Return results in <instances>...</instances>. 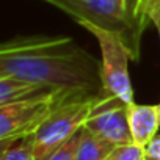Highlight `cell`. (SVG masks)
I'll list each match as a JSON object with an SVG mask.
<instances>
[{
  "label": "cell",
  "mask_w": 160,
  "mask_h": 160,
  "mask_svg": "<svg viewBox=\"0 0 160 160\" xmlns=\"http://www.w3.org/2000/svg\"><path fill=\"white\" fill-rule=\"evenodd\" d=\"M0 75L82 98L105 93L101 61L69 36L32 35L2 42Z\"/></svg>",
  "instance_id": "cell-1"
},
{
  "label": "cell",
  "mask_w": 160,
  "mask_h": 160,
  "mask_svg": "<svg viewBox=\"0 0 160 160\" xmlns=\"http://www.w3.org/2000/svg\"><path fill=\"white\" fill-rule=\"evenodd\" d=\"M60 8L80 25H94L122 38L130 60L141 57V32L132 22L126 0H46Z\"/></svg>",
  "instance_id": "cell-2"
},
{
  "label": "cell",
  "mask_w": 160,
  "mask_h": 160,
  "mask_svg": "<svg viewBox=\"0 0 160 160\" xmlns=\"http://www.w3.org/2000/svg\"><path fill=\"white\" fill-rule=\"evenodd\" d=\"M74 96L64 91H47L7 105H0V146L2 149L35 135L49 115ZM90 98V96H88Z\"/></svg>",
  "instance_id": "cell-3"
},
{
  "label": "cell",
  "mask_w": 160,
  "mask_h": 160,
  "mask_svg": "<svg viewBox=\"0 0 160 160\" xmlns=\"http://www.w3.org/2000/svg\"><path fill=\"white\" fill-rule=\"evenodd\" d=\"M102 94L90 98H72L61 102L41 124L35 135H32L36 160H44L57 148L69 141L82 130Z\"/></svg>",
  "instance_id": "cell-4"
},
{
  "label": "cell",
  "mask_w": 160,
  "mask_h": 160,
  "mask_svg": "<svg viewBox=\"0 0 160 160\" xmlns=\"http://www.w3.org/2000/svg\"><path fill=\"white\" fill-rule=\"evenodd\" d=\"M87 28L99 42L102 60V83L104 91L110 96H115L126 102L127 105L133 104V88L129 75V50L122 38L116 33L98 28L94 25H82Z\"/></svg>",
  "instance_id": "cell-5"
},
{
  "label": "cell",
  "mask_w": 160,
  "mask_h": 160,
  "mask_svg": "<svg viewBox=\"0 0 160 160\" xmlns=\"http://www.w3.org/2000/svg\"><path fill=\"white\" fill-rule=\"evenodd\" d=\"M83 127L113 146L133 143L129 127V105L107 93L101 96Z\"/></svg>",
  "instance_id": "cell-6"
},
{
  "label": "cell",
  "mask_w": 160,
  "mask_h": 160,
  "mask_svg": "<svg viewBox=\"0 0 160 160\" xmlns=\"http://www.w3.org/2000/svg\"><path fill=\"white\" fill-rule=\"evenodd\" d=\"M129 127L133 143L146 148L155 137L160 127V116L157 105L130 104L129 105Z\"/></svg>",
  "instance_id": "cell-7"
},
{
  "label": "cell",
  "mask_w": 160,
  "mask_h": 160,
  "mask_svg": "<svg viewBox=\"0 0 160 160\" xmlns=\"http://www.w3.org/2000/svg\"><path fill=\"white\" fill-rule=\"evenodd\" d=\"M47 91H53V90H47L35 82H30V80L21 77L0 75V105H7Z\"/></svg>",
  "instance_id": "cell-8"
},
{
  "label": "cell",
  "mask_w": 160,
  "mask_h": 160,
  "mask_svg": "<svg viewBox=\"0 0 160 160\" xmlns=\"http://www.w3.org/2000/svg\"><path fill=\"white\" fill-rule=\"evenodd\" d=\"M113 148V144L104 141L102 138L83 127L78 132L75 160H107Z\"/></svg>",
  "instance_id": "cell-9"
},
{
  "label": "cell",
  "mask_w": 160,
  "mask_h": 160,
  "mask_svg": "<svg viewBox=\"0 0 160 160\" xmlns=\"http://www.w3.org/2000/svg\"><path fill=\"white\" fill-rule=\"evenodd\" d=\"M0 160H36L35 152H33V140L32 137L24 138L10 148L2 149Z\"/></svg>",
  "instance_id": "cell-10"
},
{
  "label": "cell",
  "mask_w": 160,
  "mask_h": 160,
  "mask_svg": "<svg viewBox=\"0 0 160 160\" xmlns=\"http://www.w3.org/2000/svg\"><path fill=\"white\" fill-rule=\"evenodd\" d=\"M107 160H146V148L135 143L115 146Z\"/></svg>",
  "instance_id": "cell-11"
},
{
  "label": "cell",
  "mask_w": 160,
  "mask_h": 160,
  "mask_svg": "<svg viewBox=\"0 0 160 160\" xmlns=\"http://www.w3.org/2000/svg\"><path fill=\"white\" fill-rule=\"evenodd\" d=\"M146 2L148 0H126V7H127V13L132 19V22L135 24V27L143 33L149 24V19L146 18L144 8H146Z\"/></svg>",
  "instance_id": "cell-12"
},
{
  "label": "cell",
  "mask_w": 160,
  "mask_h": 160,
  "mask_svg": "<svg viewBox=\"0 0 160 160\" xmlns=\"http://www.w3.org/2000/svg\"><path fill=\"white\" fill-rule=\"evenodd\" d=\"M78 144V133L74 135L69 141L57 148L52 154H49L44 160H75V151Z\"/></svg>",
  "instance_id": "cell-13"
},
{
  "label": "cell",
  "mask_w": 160,
  "mask_h": 160,
  "mask_svg": "<svg viewBox=\"0 0 160 160\" xmlns=\"http://www.w3.org/2000/svg\"><path fill=\"white\" fill-rule=\"evenodd\" d=\"M144 13L149 22H152L154 27L157 28V33L160 38V0H148Z\"/></svg>",
  "instance_id": "cell-14"
},
{
  "label": "cell",
  "mask_w": 160,
  "mask_h": 160,
  "mask_svg": "<svg viewBox=\"0 0 160 160\" xmlns=\"http://www.w3.org/2000/svg\"><path fill=\"white\" fill-rule=\"evenodd\" d=\"M146 160H160V135L146 146Z\"/></svg>",
  "instance_id": "cell-15"
},
{
  "label": "cell",
  "mask_w": 160,
  "mask_h": 160,
  "mask_svg": "<svg viewBox=\"0 0 160 160\" xmlns=\"http://www.w3.org/2000/svg\"><path fill=\"white\" fill-rule=\"evenodd\" d=\"M157 107H158V116H160V104H158V105H157Z\"/></svg>",
  "instance_id": "cell-16"
}]
</instances>
